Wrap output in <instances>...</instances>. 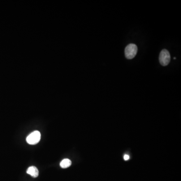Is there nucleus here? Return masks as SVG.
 Instances as JSON below:
<instances>
[{
	"mask_svg": "<svg viewBox=\"0 0 181 181\" xmlns=\"http://www.w3.org/2000/svg\"><path fill=\"white\" fill-rule=\"evenodd\" d=\"M137 47L135 44L131 43L128 45L125 49V57L128 60L133 59L136 55L137 52Z\"/></svg>",
	"mask_w": 181,
	"mask_h": 181,
	"instance_id": "obj_1",
	"label": "nucleus"
},
{
	"mask_svg": "<svg viewBox=\"0 0 181 181\" xmlns=\"http://www.w3.org/2000/svg\"><path fill=\"white\" fill-rule=\"evenodd\" d=\"M159 60L160 64L163 66L168 65L171 60V56L168 50H162L160 54Z\"/></svg>",
	"mask_w": 181,
	"mask_h": 181,
	"instance_id": "obj_2",
	"label": "nucleus"
},
{
	"mask_svg": "<svg viewBox=\"0 0 181 181\" xmlns=\"http://www.w3.org/2000/svg\"><path fill=\"white\" fill-rule=\"evenodd\" d=\"M41 134L38 131H34L29 134L26 138V141L29 145H36L40 140Z\"/></svg>",
	"mask_w": 181,
	"mask_h": 181,
	"instance_id": "obj_3",
	"label": "nucleus"
},
{
	"mask_svg": "<svg viewBox=\"0 0 181 181\" xmlns=\"http://www.w3.org/2000/svg\"><path fill=\"white\" fill-rule=\"evenodd\" d=\"M27 173L29 175H31L33 178H37L39 175L38 169L36 167L34 166L29 167L27 170Z\"/></svg>",
	"mask_w": 181,
	"mask_h": 181,
	"instance_id": "obj_4",
	"label": "nucleus"
},
{
	"mask_svg": "<svg viewBox=\"0 0 181 181\" xmlns=\"http://www.w3.org/2000/svg\"><path fill=\"white\" fill-rule=\"evenodd\" d=\"M71 164V160L68 159H64L60 163V166L63 169L67 168L68 167H70Z\"/></svg>",
	"mask_w": 181,
	"mask_h": 181,
	"instance_id": "obj_5",
	"label": "nucleus"
},
{
	"mask_svg": "<svg viewBox=\"0 0 181 181\" xmlns=\"http://www.w3.org/2000/svg\"><path fill=\"white\" fill-rule=\"evenodd\" d=\"M124 159L125 160H128L129 159V156L127 155H125L124 156Z\"/></svg>",
	"mask_w": 181,
	"mask_h": 181,
	"instance_id": "obj_6",
	"label": "nucleus"
}]
</instances>
